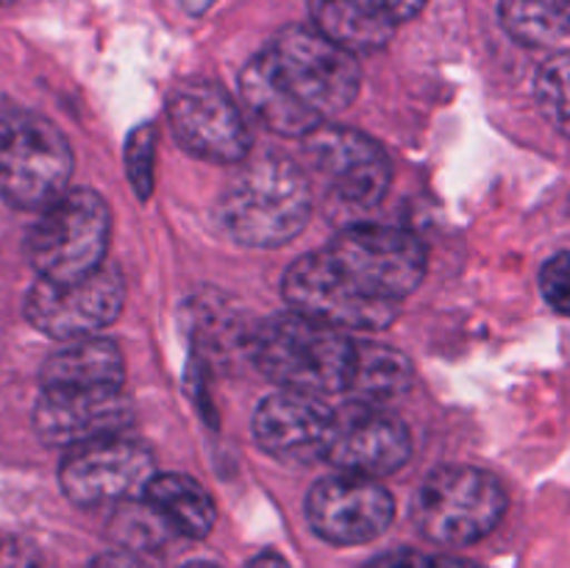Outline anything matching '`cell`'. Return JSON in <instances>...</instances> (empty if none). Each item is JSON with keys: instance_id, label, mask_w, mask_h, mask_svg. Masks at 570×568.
<instances>
[{"instance_id": "7", "label": "cell", "mask_w": 570, "mask_h": 568, "mask_svg": "<svg viewBox=\"0 0 570 568\" xmlns=\"http://www.w3.org/2000/svg\"><path fill=\"white\" fill-rule=\"evenodd\" d=\"M328 256L373 298L401 304L426 276V248L406 228L360 223L326 245Z\"/></svg>"}, {"instance_id": "2", "label": "cell", "mask_w": 570, "mask_h": 568, "mask_svg": "<svg viewBox=\"0 0 570 568\" xmlns=\"http://www.w3.org/2000/svg\"><path fill=\"white\" fill-rule=\"evenodd\" d=\"M248 349L254 365L278 388L323 399L348 388L356 340L343 329L289 310L259 323L250 332Z\"/></svg>"}, {"instance_id": "10", "label": "cell", "mask_w": 570, "mask_h": 568, "mask_svg": "<svg viewBox=\"0 0 570 568\" xmlns=\"http://www.w3.org/2000/svg\"><path fill=\"white\" fill-rule=\"evenodd\" d=\"M154 477L156 468L150 449L137 440H128L126 434L67 449L59 468L61 490L78 507L117 505L134 496L142 499Z\"/></svg>"}, {"instance_id": "18", "label": "cell", "mask_w": 570, "mask_h": 568, "mask_svg": "<svg viewBox=\"0 0 570 568\" xmlns=\"http://www.w3.org/2000/svg\"><path fill=\"white\" fill-rule=\"evenodd\" d=\"M309 11L317 31L354 56L384 48L399 26L376 0H309Z\"/></svg>"}, {"instance_id": "15", "label": "cell", "mask_w": 570, "mask_h": 568, "mask_svg": "<svg viewBox=\"0 0 570 568\" xmlns=\"http://www.w3.org/2000/svg\"><path fill=\"white\" fill-rule=\"evenodd\" d=\"M128 427L131 404L122 390H42L33 407L37 434L59 449L126 434Z\"/></svg>"}, {"instance_id": "28", "label": "cell", "mask_w": 570, "mask_h": 568, "mask_svg": "<svg viewBox=\"0 0 570 568\" xmlns=\"http://www.w3.org/2000/svg\"><path fill=\"white\" fill-rule=\"evenodd\" d=\"M87 568H142V562L128 555V551H104Z\"/></svg>"}, {"instance_id": "8", "label": "cell", "mask_w": 570, "mask_h": 568, "mask_svg": "<svg viewBox=\"0 0 570 568\" xmlns=\"http://www.w3.org/2000/svg\"><path fill=\"white\" fill-rule=\"evenodd\" d=\"M282 293L289 310L343 332H373L390 326L399 315V304L365 293L326 251L293 262L284 273Z\"/></svg>"}, {"instance_id": "11", "label": "cell", "mask_w": 570, "mask_h": 568, "mask_svg": "<svg viewBox=\"0 0 570 568\" xmlns=\"http://www.w3.org/2000/svg\"><path fill=\"white\" fill-rule=\"evenodd\" d=\"M167 117L184 150L215 165H237L250 150V131L232 95L212 81L181 84Z\"/></svg>"}, {"instance_id": "12", "label": "cell", "mask_w": 570, "mask_h": 568, "mask_svg": "<svg viewBox=\"0 0 570 568\" xmlns=\"http://www.w3.org/2000/svg\"><path fill=\"white\" fill-rule=\"evenodd\" d=\"M410 454V429L384 407L348 401L334 410L323 460L332 462L340 473L367 479L387 477L399 471Z\"/></svg>"}, {"instance_id": "22", "label": "cell", "mask_w": 570, "mask_h": 568, "mask_svg": "<svg viewBox=\"0 0 570 568\" xmlns=\"http://www.w3.org/2000/svg\"><path fill=\"white\" fill-rule=\"evenodd\" d=\"M534 98L546 120L570 139V50L543 61L534 78Z\"/></svg>"}, {"instance_id": "6", "label": "cell", "mask_w": 570, "mask_h": 568, "mask_svg": "<svg viewBox=\"0 0 570 568\" xmlns=\"http://www.w3.org/2000/svg\"><path fill=\"white\" fill-rule=\"evenodd\" d=\"M507 510V493L493 473L445 466L429 473L412 499V521L440 546H468L493 532Z\"/></svg>"}, {"instance_id": "19", "label": "cell", "mask_w": 570, "mask_h": 568, "mask_svg": "<svg viewBox=\"0 0 570 568\" xmlns=\"http://www.w3.org/2000/svg\"><path fill=\"white\" fill-rule=\"evenodd\" d=\"M142 501L167 529L184 538H206L217 521L209 490L187 473H156L145 488Z\"/></svg>"}, {"instance_id": "4", "label": "cell", "mask_w": 570, "mask_h": 568, "mask_svg": "<svg viewBox=\"0 0 570 568\" xmlns=\"http://www.w3.org/2000/svg\"><path fill=\"white\" fill-rule=\"evenodd\" d=\"M72 150L65 134L37 111L0 98V198L39 209L67 193Z\"/></svg>"}, {"instance_id": "16", "label": "cell", "mask_w": 570, "mask_h": 568, "mask_svg": "<svg viewBox=\"0 0 570 568\" xmlns=\"http://www.w3.org/2000/svg\"><path fill=\"white\" fill-rule=\"evenodd\" d=\"M334 410L321 395L278 390L254 415V438L262 451L284 462L323 460Z\"/></svg>"}, {"instance_id": "21", "label": "cell", "mask_w": 570, "mask_h": 568, "mask_svg": "<svg viewBox=\"0 0 570 568\" xmlns=\"http://www.w3.org/2000/svg\"><path fill=\"white\" fill-rule=\"evenodd\" d=\"M507 33L523 45H549L570 33V0H501Z\"/></svg>"}, {"instance_id": "29", "label": "cell", "mask_w": 570, "mask_h": 568, "mask_svg": "<svg viewBox=\"0 0 570 568\" xmlns=\"http://www.w3.org/2000/svg\"><path fill=\"white\" fill-rule=\"evenodd\" d=\"M248 568H289V566L282 555H276V551H262V555H256L254 560L248 562Z\"/></svg>"}, {"instance_id": "25", "label": "cell", "mask_w": 570, "mask_h": 568, "mask_svg": "<svg viewBox=\"0 0 570 568\" xmlns=\"http://www.w3.org/2000/svg\"><path fill=\"white\" fill-rule=\"evenodd\" d=\"M367 568H432V557L421 555L415 549H395L376 557Z\"/></svg>"}, {"instance_id": "9", "label": "cell", "mask_w": 570, "mask_h": 568, "mask_svg": "<svg viewBox=\"0 0 570 568\" xmlns=\"http://www.w3.org/2000/svg\"><path fill=\"white\" fill-rule=\"evenodd\" d=\"M126 304V282L120 267L106 262L89 276L76 282L39 278L26 295V317L37 332L70 343L95 337L111 326Z\"/></svg>"}, {"instance_id": "32", "label": "cell", "mask_w": 570, "mask_h": 568, "mask_svg": "<svg viewBox=\"0 0 570 568\" xmlns=\"http://www.w3.org/2000/svg\"><path fill=\"white\" fill-rule=\"evenodd\" d=\"M0 3H9V0H0Z\"/></svg>"}, {"instance_id": "24", "label": "cell", "mask_w": 570, "mask_h": 568, "mask_svg": "<svg viewBox=\"0 0 570 568\" xmlns=\"http://www.w3.org/2000/svg\"><path fill=\"white\" fill-rule=\"evenodd\" d=\"M540 290L551 310L570 317V251H560L546 262L540 271Z\"/></svg>"}, {"instance_id": "3", "label": "cell", "mask_w": 570, "mask_h": 568, "mask_svg": "<svg viewBox=\"0 0 570 568\" xmlns=\"http://www.w3.org/2000/svg\"><path fill=\"white\" fill-rule=\"evenodd\" d=\"M309 178L295 161L267 156L245 167L217 198V226L239 245L278 248L309 223Z\"/></svg>"}, {"instance_id": "26", "label": "cell", "mask_w": 570, "mask_h": 568, "mask_svg": "<svg viewBox=\"0 0 570 568\" xmlns=\"http://www.w3.org/2000/svg\"><path fill=\"white\" fill-rule=\"evenodd\" d=\"M0 568H45L33 549L22 543H6L0 551Z\"/></svg>"}, {"instance_id": "20", "label": "cell", "mask_w": 570, "mask_h": 568, "mask_svg": "<svg viewBox=\"0 0 570 568\" xmlns=\"http://www.w3.org/2000/svg\"><path fill=\"white\" fill-rule=\"evenodd\" d=\"M412 379H415L412 362L399 349L371 343V340H356L354 368H351L345 393L360 404L384 407L404 395L412 388Z\"/></svg>"}, {"instance_id": "31", "label": "cell", "mask_w": 570, "mask_h": 568, "mask_svg": "<svg viewBox=\"0 0 570 568\" xmlns=\"http://www.w3.org/2000/svg\"><path fill=\"white\" fill-rule=\"evenodd\" d=\"M184 568H217L215 562H187Z\"/></svg>"}, {"instance_id": "13", "label": "cell", "mask_w": 570, "mask_h": 568, "mask_svg": "<svg viewBox=\"0 0 570 568\" xmlns=\"http://www.w3.org/2000/svg\"><path fill=\"white\" fill-rule=\"evenodd\" d=\"M312 167L321 173L328 193L354 209H371L387 193L393 167L376 139L354 128L321 126L304 137Z\"/></svg>"}, {"instance_id": "23", "label": "cell", "mask_w": 570, "mask_h": 568, "mask_svg": "<svg viewBox=\"0 0 570 568\" xmlns=\"http://www.w3.org/2000/svg\"><path fill=\"white\" fill-rule=\"evenodd\" d=\"M154 145L156 131L150 126H139L128 137V182L134 184L139 198H148L154 187Z\"/></svg>"}, {"instance_id": "27", "label": "cell", "mask_w": 570, "mask_h": 568, "mask_svg": "<svg viewBox=\"0 0 570 568\" xmlns=\"http://www.w3.org/2000/svg\"><path fill=\"white\" fill-rule=\"evenodd\" d=\"M376 3L382 6L395 22H404V20H412V17L426 6V0H376Z\"/></svg>"}, {"instance_id": "14", "label": "cell", "mask_w": 570, "mask_h": 568, "mask_svg": "<svg viewBox=\"0 0 570 568\" xmlns=\"http://www.w3.org/2000/svg\"><path fill=\"white\" fill-rule=\"evenodd\" d=\"M395 501L387 488L367 477L337 473L321 479L306 496L309 527L323 540L356 546L379 538L393 523Z\"/></svg>"}, {"instance_id": "17", "label": "cell", "mask_w": 570, "mask_h": 568, "mask_svg": "<svg viewBox=\"0 0 570 568\" xmlns=\"http://www.w3.org/2000/svg\"><path fill=\"white\" fill-rule=\"evenodd\" d=\"M42 390H122L126 362L117 343L106 337L70 340L45 360Z\"/></svg>"}, {"instance_id": "5", "label": "cell", "mask_w": 570, "mask_h": 568, "mask_svg": "<svg viewBox=\"0 0 570 568\" xmlns=\"http://www.w3.org/2000/svg\"><path fill=\"white\" fill-rule=\"evenodd\" d=\"M111 212L95 189H67L28 232V259L39 278L76 282L106 265Z\"/></svg>"}, {"instance_id": "1", "label": "cell", "mask_w": 570, "mask_h": 568, "mask_svg": "<svg viewBox=\"0 0 570 568\" xmlns=\"http://www.w3.org/2000/svg\"><path fill=\"white\" fill-rule=\"evenodd\" d=\"M362 70L351 50L317 28L289 26L239 72L256 120L284 137H309L360 95Z\"/></svg>"}, {"instance_id": "30", "label": "cell", "mask_w": 570, "mask_h": 568, "mask_svg": "<svg viewBox=\"0 0 570 568\" xmlns=\"http://www.w3.org/2000/svg\"><path fill=\"white\" fill-rule=\"evenodd\" d=\"M432 568H482V566L471 560H460V557H434Z\"/></svg>"}]
</instances>
